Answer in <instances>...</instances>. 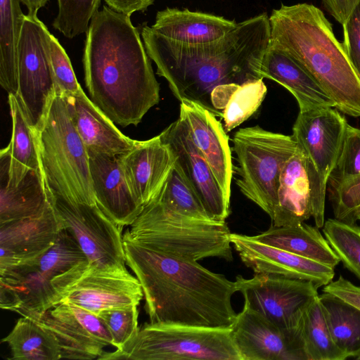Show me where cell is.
Instances as JSON below:
<instances>
[{"label":"cell","instance_id":"1","mask_svg":"<svg viewBox=\"0 0 360 360\" xmlns=\"http://www.w3.org/2000/svg\"><path fill=\"white\" fill-rule=\"evenodd\" d=\"M82 61L90 99L115 124L136 126L159 103V83L129 16L103 6L90 22Z\"/></svg>","mask_w":360,"mask_h":360},{"label":"cell","instance_id":"2","mask_svg":"<svg viewBox=\"0 0 360 360\" xmlns=\"http://www.w3.org/2000/svg\"><path fill=\"white\" fill-rule=\"evenodd\" d=\"M141 35L149 58L179 101L196 102L214 112L211 94L217 86L259 79L257 70L269 46L266 13L240 22L222 38L188 45L172 41L143 25Z\"/></svg>","mask_w":360,"mask_h":360},{"label":"cell","instance_id":"3","mask_svg":"<svg viewBox=\"0 0 360 360\" xmlns=\"http://www.w3.org/2000/svg\"><path fill=\"white\" fill-rule=\"evenodd\" d=\"M126 264L139 281L150 323L231 328L236 283L198 262L175 257L123 234Z\"/></svg>","mask_w":360,"mask_h":360},{"label":"cell","instance_id":"4","mask_svg":"<svg viewBox=\"0 0 360 360\" xmlns=\"http://www.w3.org/2000/svg\"><path fill=\"white\" fill-rule=\"evenodd\" d=\"M269 46L292 58L333 99L340 112L360 117V77L331 23L313 4L281 5L269 16Z\"/></svg>","mask_w":360,"mask_h":360},{"label":"cell","instance_id":"5","mask_svg":"<svg viewBox=\"0 0 360 360\" xmlns=\"http://www.w3.org/2000/svg\"><path fill=\"white\" fill-rule=\"evenodd\" d=\"M34 131L46 187L70 200L96 203L89 153L73 125L64 97L53 96Z\"/></svg>","mask_w":360,"mask_h":360},{"label":"cell","instance_id":"6","mask_svg":"<svg viewBox=\"0 0 360 360\" xmlns=\"http://www.w3.org/2000/svg\"><path fill=\"white\" fill-rule=\"evenodd\" d=\"M124 234L148 248L186 260L210 257L233 259L231 233L225 221L181 215L155 200L143 206Z\"/></svg>","mask_w":360,"mask_h":360},{"label":"cell","instance_id":"7","mask_svg":"<svg viewBox=\"0 0 360 360\" xmlns=\"http://www.w3.org/2000/svg\"><path fill=\"white\" fill-rule=\"evenodd\" d=\"M85 261L77 240L68 230H62L43 255L0 271L1 308L38 319L56 304L60 277Z\"/></svg>","mask_w":360,"mask_h":360},{"label":"cell","instance_id":"8","mask_svg":"<svg viewBox=\"0 0 360 360\" xmlns=\"http://www.w3.org/2000/svg\"><path fill=\"white\" fill-rule=\"evenodd\" d=\"M98 359L243 360L231 328L150 322L121 349Z\"/></svg>","mask_w":360,"mask_h":360},{"label":"cell","instance_id":"9","mask_svg":"<svg viewBox=\"0 0 360 360\" xmlns=\"http://www.w3.org/2000/svg\"><path fill=\"white\" fill-rule=\"evenodd\" d=\"M233 143L240 176L237 186L271 219L280 175L297 150V142L292 135L272 132L256 125L238 129L233 135Z\"/></svg>","mask_w":360,"mask_h":360},{"label":"cell","instance_id":"10","mask_svg":"<svg viewBox=\"0 0 360 360\" xmlns=\"http://www.w3.org/2000/svg\"><path fill=\"white\" fill-rule=\"evenodd\" d=\"M51 34L37 15H25L18 50L15 97L34 129L56 94L50 60Z\"/></svg>","mask_w":360,"mask_h":360},{"label":"cell","instance_id":"11","mask_svg":"<svg viewBox=\"0 0 360 360\" xmlns=\"http://www.w3.org/2000/svg\"><path fill=\"white\" fill-rule=\"evenodd\" d=\"M48 199L65 229L77 240L89 264L126 267L122 228L97 205L66 198L49 189Z\"/></svg>","mask_w":360,"mask_h":360},{"label":"cell","instance_id":"12","mask_svg":"<svg viewBox=\"0 0 360 360\" xmlns=\"http://www.w3.org/2000/svg\"><path fill=\"white\" fill-rule=\"evenodd\" d=\"M143 297L139 281L126 267L99 268L85 261L65 274L56 304L71 303L98 315L104 309L139 306Z\"/></svg>","mask_w":360,"mask_h":360},{"label":"cell","instance_id":"13","mask_svg":"<svg viewBox=\"0 0 360 360\" xmlns=\"http://www.w3.org/2000/svg\"><path fill=\"white\" fill-rule=\"evenodd\" d=\"M235 282L245 306L287 331L299 330L304 311L319 295L313 282L281 276L255 274L248 279L238 275Z\"/></svg>","mask_w":360,"mask_h":360},{"label":"cell","instance_id":"14","mask_svg":"<svg viewBox=\"0 0 360 360\" xmlns=\"http://www.w3.org/2000/svg\"><path fill=\"white\" fill-rule=\"evenodd\" d=\"M328 181L297 146L285 164L279 179L272 226L297 225L313 217L315 226L324 225Z\"/></svg>","mask_w":360,"mask_h":360},{"label":"cell","instance_id":"15","mask_svg":"<svg viewBox=\"0 0 360 360\" xmlns=\"http://www.w3.org/2000/svg\"><path fill=\"white\" fill-rule=\"evenodd\" d=\"M50 330L59 345L61 359L91 360L112 345L111 335L98 315L71 303H60L34 319Z\"/></svg>","mask_w":360,"mask_h":360},{"label":"cell","instance_id":"16","mask_svg":"<svg viewBox=\"0 0 360 360\" xmlns=\"http://www.w3.org/2000/svg\"><path fill=\"white\" fill-rule=\"evenodd\" d=\"M231 329L243 360H307L300 329L282 330L245 305Z\"/></svg>","mask_w":360,"mask_h":360},{"label":"cell","instance_id":"17","mask_svg":"<svg viewBox=\"0 0 360 360\" xmlns=\"http://www.w3.org/2000/svg\"><path fill=\"white\" fill-rule=\"evenodd\" d=\"M176 157L185 177L211 220L225 221L230 200L224 193L207 161L193 142L186 125L178 118L160 134Z\"/></svg>","mask_w":360,"mask_h":360},{"label":"cell","instance_id":"18","mask_svg":"<svg viewBox=\"0 0 360 360\" xmlns=\"http://www.w3.org/2000/svg\"><path fill=\"white\" fill-rule=\"evenodd\" d=\"M348 123L333 107L300 111L292 127L297 146L328 181L341 149Z\"/></svg>","mask_w":360,"mask_h":360},{"label":"cell","instance_id":"19","mask_svg":"<svg viewBox=\"0 0 360 360\" xmlns=\"http://www.w3.org/2000/svg\"><path fill=\"white\" fill-rule=\"evenodd\" d=\"M231 243L243 263L255 274L311 281L319 288L331 282L333 267L262 243L250 236L231 234Z\"/></svg>","mask_w":360,"mask_h":360},{"label":"cell","instance_id":"20","mask_svg":"<svg viewBox=\"0 0 360 360\" xmlns=\"http://www.w3.org/2000/svg\"><path fill=\"white\" fill-rule=\"evenodd\" d=\"M63 229L49 200L37 215L0 224V271L43 255Z\"/></svg>","mask_w":360,"mask_h":360},{"label":"cell","instance_id":"21","mask_svg":"<svg viewBox=\"0 0 360 360\" xmlns=\"http://www.w3.org/2000/svg\"><path fill=\"white\" fill-rule=\"evenodd\" d=\"M179 119L194 144L210 166L226 197L230 200L233 176L229 136L217 115L200 104L182 100Z\"/></svg>","mask_w":360,"mask_h":360},{"label":"cell","instance_id":"22","mask_svg":"<svg viewBox=\"0 0 360 360\" xmlns=\"http://www.w3.org/2000/svg\"><path fill=\"white\" fill-rule=\"evenodd\" d=\"M118 158L132 193L143 206L158 194L176 162L174 153L159 135L136 141Z\"/></svg>","mask_w":360,"mask_h":360},{"label":"cell","instance_id":"23","mask_svg":"<svg viewBox=\"0 0 360 360\" xmlns=\"http://www.w3.org/2000/svg\"><path fill=\"white\" fill-rule=\"evenodd\" d=\"M88 153L92 187L97 205L121 228L131 226L143 206L132 193L118 156Z\"/></svg>","mask_w":360,"mask_h":360},{"label":"cell","instance_id":"24","mask_svg":"<svg viewBox=\"0 0 360 360\" xmlns=\"http://www.w3.org/2000/svg\"><path fill=\"white\" fill-rule=\"evenodd\" d=\"M64 98L73 125L88 152L118 156L134 147L136 140L122 134L82 89Z\"/></svg>","mask_w":360,"mask_h":360},{"label":"cell","instance_id":"25","mask_svg":"<svg viewBox=\"0 0 360 360\" xmlns=\"http://www.w3.org/2000/svg\"><path fill=\"white\" fill-rule=\"evenodd\" d=\"M257 75L259 79L274 80L287 89L297 100L300 111L335 107L333 99L302 66L269 44L261 58Z\"/></svg>","mask_w":360,"mask_h":360},{"label":"cell","instance_id":"26","mask_svg":"<svg viewBox=\"0 0 360 360\" xmlns=\"http://www.w3.org/2000/svg\"><path fill=\"white\" fill-rule=\"evenodd\" d=\"M237 23L210 13L166 8L157 13L151 28L172 41L197 45L222 38Z\"/></svg>","mask_w":360,"mask_h":360},{"label":"cell","instance_id":"27","mask_svg":"<svg viewBox=\"0 0 360 360\" xmlns=\"http://www.w3.org/2000/svg\"><path fill=\"white\" fill-rule=\"evenodd\" d=\"M11 158L0 152V224L38 214L49 203L40 169H29L17 184L8 183Z\"/></svg>","mask_w":360,"mask_h":360},{"label":"cell","instance_id":"28","mask_svg":"<svg viewBox=\"0 0 360 360\" xmlns=\"http://www.w3.org/2000/svg\"><path fill=\"white\" fill-rule=\"evenodd\" d=\"M319 229L304 222L293 226H271L264 232L250 237L262 243L335 268L340 261Z\"/></svg>","mask_w":360,"mask_h":360},{"label":"cell","instance_id":"29","mask_svg":"<svg viewBox=\"0 0 360 360\" xmlns=\"http://www.w3.org/2000/svg\"><path fill=\"white\" fill-rule=\"evenodd\" d=\"M20 0H0V84L8 94L18 92V50L25 14Z\"/></svg>","mask_w":360,"mask_h":360},{"label":"cell","instance_id":"30","mask_svg":"<svg viewBox=\"0 0 360 360\" xmlns=\"http://www.w3.org/2000/svg\"><path fill=\"white\" fill-rule=\"evenodd\" d=\"M8 102L12 119L11 138L5 148L11 158L8 181L17 184L29 169H41L34 129L15 96L8 94Z\"/></svg>","mask_w":360,"mask_h":360},{"label":"cell","instance_id":"31","mask_svg":"<svg viewBox=\"0 0 360 360\" xmlns=\"http://www.w3.org/2000/svg\"><path fill=\"white\" fill-rule=\"evenodd\" d=\"M8 344L12 360H58L61 354L53 334L37 321L22 316L1 340Z\"/></svg>","mask_w":360,"mask_h":360},{"label":"cell","instance_id":"32","mask_svg":"<svg viewBox=\"0 0 360 360\" xmlns=\"http://www.w3.org/2000/svg\"><path fill=\"white\" fill-rule=\"evenodd\" d=\"M332 338L348 358L360 357V310L328 292L319 295Z\"/></svg>","mask_w":360,"mask_h":360},{"label":"cell","instance_id":"33","mask_svg":"<svg viewBox=\"0 0 360 360\" xmlns=\"http://www.w3.org/2000/svg\"><path fill=\"white\" fill-rule=\"evenodd\" d=\"M299 329L307 360L347 359L332 338L319 295L304 311Z\"/></svg>","mask_w":360,"mask_h":360},{"label":"cell","instance_id":"34","mask_svg":"<svg viewBox=\"0 0 360 360\" xmlns=\"http://www.w3.org/2000/svg\"><path fill=\"white\" fill-rule=\"evenodd\" d=\"M153 200L181 215L212 221L176 161L160 192Z\"/></svg>","mask_w":360,"mask_h":360},{"label":"cell","instance_id":"35","mask_svg":"<svg viewBox=\"0 0 360 360\" xmlns=\"http://www.w3.org/2000/svg\"><path fill=\"white\" fill-rule=\"evenodd\" d=\"M323 233L345 268L360 280V226L334 219L324 222Z\"/></svg>","mask_w":360,"mask_h":360},{"label":"cell","instance_id":"36","mask_svg":"<svg viewBox=\"0 0 360 360\" xmlns=\"http://www.w3.org/2000/svg\"><path fill=\"white\" fill-rule=\"evenodd\" d=\"M266 91L262 79H250L240 84L222 113L226 132H229L250 117L261 105Z\"/></svg>","mask_w":360,"mask_h":360},{"label":"cell","instance_id":"37","mask_svg":"<svg viewBox=\"0 0 360 360\" xmlns=\"http://www.w3.org/2000/svg\"><path fill=\"white\" fill-rule=\"evenodd\" d=\"M58 11L53 27L71 39L86 33L101 0H57Z\"/></svg>","mask_w":360,"mask_h":360},{"label":"cell","instance_id":"38","mask_svg":"<svg viewBox=\"0 0 360 360\" xmlns=\"http://www.w3.org/2000/svg\"><path fill=\"white\" fill-rule=\"evenodd\" d=\"M98 315L107 326L116 349H121L139 331L137 305L104 309Z\"/></svg>","mask_w":360,"mask_h":360},{"label":"cell","instance_id":"39","mask_svg":"<svg viewBox=\"0 0 360 360\" xmlns=\"http://www.w3.org/2000/svg\"><path fill=\"white\" fill-rule=\"evenodd\" d=\"M360 174V129L347 124L341 149L328 183L333 185Z\"/></svg>","mask_w":360,"mask_h":360},{"label":"cell","instance_id":"40","mask_svg":"<svg viewBox=\"0 0 360 360\" xmlns=\"http://www.w3.org/2000/svg\"><path fill=\"white\" fill-rule=\"evenodd\" d=\"M50 60L56 94L67 97L82 89L66 51L52 34L50 39Z\"/></svg>","mask_w":360,"mask_h":360},{"label":"cell","instance_id":"41","mask_svg":"<svg viewBox=\"0 0 360 360\" xmlns=\"http://www.w3.org/2000/svg\"><path fill=\"white\" fill-rule=\"evenodd\" d=\"M342 27V44L353 68L360 77V1Z\"/></svg>","mask_w":360,"mask_h":360},{"label":"cell","instance_id":"42","mask_svg":"<svg viewBox=\"0 0 360 360\" xmlns=\"http://www.w3.org/2000/svg\"><path fill=\"white\" fill-rule=\"evenodd\" d=\"M323 292L333 295L360 310V286L353 284L343 276H340L323 286Z\"/></svg>","mask_w":360,"mask_h":360},{"label":"cell","instance_id":"43","mask_svg":"<svg viewBox=\"0 0 360 360\" xmlns=\"http://www.w3.org/2000/svg\"><path fill=\"white\" fill-rule=\"evenodd\" d=\"M328 12L342 25L360 0H321Z\"/></svg>","mask_w":360,"mask_h":360},{"label":"cell","instance_id":"44","mask_svg":"<svg viewBox=\"0 0 360 360\" xmlns=\"http://www.w3.org/2000/svg\"><path fill=\"white\" fill-rule=\"evenodd\" d=\"M155 0H104L105 4L111 9L131 16L137 11L143 12L150 6L153 4Z\"/></svg>","mask_w":360,"mask_h":360},{"label":"cell","instance_id":"45","mask_svg":"<svg viewBox=\"0 0 360 360\" xmlns=\"http://www.w3.org/2000/svg\"><path fill=\"white\" fill-rule=\"evenodd\" d=\"M26 6L28 15L36 16L38 11L44 7L50 0H20Z\"/></svg>","mask_w":360,"mask_h":360},{"label":"cell","instance_id":"46","mask_svg":"<svg viewBox=\"0 0 360 360\" xmlns=\"http://www.w3.org/2000/svg\"><path fill=\"white\" fill-rule=\"evenodd\" d=\"M357 360H360V357Z\"/></svg>","mask_w":360,"mask_h":360}]
</instances>
